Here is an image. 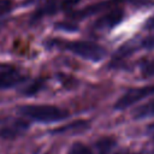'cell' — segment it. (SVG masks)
<instances>
[{"label": "cell", "mask_w": 154, "mask_h": 154, "mask_svg": "<svg viewBox=\"0 0 154 154\" xmlns=\"http://www.w3.org/2000/svg\"><path fill=\"white\" fill-rule=\"evenodd\" d=\"M59 26H61V28H66L67 25H65V24H60ZM69 28H71L72 30H76V26H75V25H69Z\"/></svg>", "instance_id": "ac0fdd59"}, {"label": "cell", "mask_w": 154, "mask_h": 154, "mask_svg": "<svg viewBox=\"0 0 154 154\" xmlns=\"http://www.w3.org/2000/svg\"><path fill=\"white\" fill-rule=\"evenodd\" d=\"M79 2V0H63L61 1V8L64 10H70L75 5H77Z\"/></svg>", "instance_id": "2e32d148"}, {"label": "cell", "mask_w": 154, "mask_h": 154, "mask_svg": "<svg viewBox=\"0 0 154 154\" xmlns=\"http://www.w3.org/2000/svg\"><path fill=\"white\" fill-rule=\"evenodd\" d=\"M41 88H42V83L40 81H35L32 84H30L29 87H26L23 90V94H25V95H32V94H36Z\"/></svg>", "instance_id": "4fadbf2b"}, {"label": "cell", "mask_w": 154, "mask_h": 154, "mask_svg": "<svg viewBox=\"0 0 154 154\" xmlns=\"http://www.w3.org/2000/svg\"><path fill=\"white\" fill-rule=\"evenodd\" d=\"M154 94V85H146V87H138V88H131L129 89L123 96L118 99V101L114 105L116 109H125L134 103L143 100L144 97Z\"/></svg>", "instance_id": "3957f363"}, {"label": "cell", "mask_w": 154, "mask_h": 154, "mask_svg": "<svg viewBox=\"0 0 154 154\" xmlns=\"http://www.w3.org/2000/svg\"><path fill=\"white\" fill-rule=\"evenodd\" d=\"M142 47L147 48V49H154V35L153 36H148L142 41Z\"/></svg>", "instance_id": "9a60e30c"}, {"label": "cell", "mask_w": 154, "mask_h": 154, "mask_svg": "<svg viewBox=\"0 0 154 154\" xmlns=\"http://www.w3.org/2000/svg\"><path fill=\"white\" fill-rule=\"evenodd\" d=\"M25 79V76L16 67L0 64V89L11 88L20 84Z\"/></svg>", "instance_id": "277c9868"}, {"label": "cell", "mask_w": 154, "mask_h": 154, "mask_svg": "<svg viewBox=\"0 0 154 154\" xmlns=\"http://www.w3.org/2000/svg\"><path fill=\"white\" fill-rule=\"evenodd\" d=\"M52 45L59 47L60 49L69 51L83 59L91 61H100L106 55V49L90 41H64V40H54Z\"/></svg>", "instance_id": "6da1fadb"}, {"label": "cell", "mask_w": 154, "mask_h": 154, "mask_svg": "<svg viewBox=\"0 0 154 154\" xmlns=\"http://www.w3.org/2000/svg\"><path fill=\"white\" fill-rule=\"evenodd\" d=\"M114 144H116V141L113 138H109V137L100 138L99 142L96 143L97 149H99V154H108L112 150V148L114 147Z\"/></svg>", "instance_id": "ba28073f"}, {"label": "cell", "mask_w": 154, "mask_h": 154, "mask_svg": "<svg viewBox=\"0 0 154 154\" xmlns=\"http://www.w3.org/2000/svg\"><path fill=\"white\" fill-rule=\"evenodd\" d=\"M142 75L144 77H153L154 76V59L149 60L142 65Z\"/></svg>", "instance_id": "7c38bea8"}, {"label": "cell", "mask_w": 154, "mask_h": 154, "mask_svg": "<svg viewBox=\"0 0 154 154\" xmlns=\"http://www.w3.org/2000/svg\"><path fill=\"white\" fill-rule=\"evenodd\" d=\"M25 128H26V124H25L24 122L16 119L10 126H4V128L1 129V135H2V136H6V137H13V136H16L17 134L22 132Z\"/></svg>", "instance_id": "8992f818"}, {"label": "cell", "mask_w": 154, "mask_h": 154, "mask_svg": "<svg viewBox=\"0 0 154 154\" xmlns=\"http://www.w3.org/2000/svg\"><path fill=\"white\" fill-rule=\"evenodd\" d=\"M123 17H124V11L122 8H114L112 11H109L108 13H106L105 16H102L101 18H99L94 23V28L99 29V30L113 28L114 25H117L122 22Z\"/></svg>", "instance_id": "5b68a950"}, {"label": "cell", "mask_w": 154, "mask_h": 154, "mask_svg": "<svg viewBox=\"0 0 154 154\" xmlns=\"http://www.w3.org/2000/svg\"><path fill=\"white\" fill-rule=\"evenodd\" d=\"M69 154H93V153L83 143H75V144L71 146Z\"/></svg>", "instance_id": "30bf717a"}, {"label": "cell", "mask_w": 154, "mask_h": 154, "mask_svg": "<svg viewBox=\"0 0 154 154\" xmlns=\"http://www.w3.org/2000/svg\"><path fill=\"white\" fill-rule=\"evenodd\" d=\"M87 126V123L85 122H81V120H78V122H75V123H72V124H69L67 126H65V128H60V129H57L54 132H65L67 129H77V130H83L84 128Z\"/></svg>", "instance_id": "8fae6325"}, {"label": "cell", "mask_w": 154, "mask_h": 154, "mask_svg": "<svg viewBox=\"0 0 154 154\" xmlns=\"http://www.w3.org/2000/svg\"><path fill=\"white\" fill-rule=\"evenodd\" d=\"M144 28L148 29V30H154V16L147 19V22L144 24Z\"/></svg>", "instance_id": "e0dca14e"}, {"label": "cell", "mask_w": 154, "mask_h": 154, "mask_svg": "<svg viewBox=\"0 0 154 154\" xmlns=\"http://www.w3.org/2000/svg\"><path fill=\"white\" fill-rule=\"evenodd\" d=\"M20 114L41 123H53L59 122L69 117L66 109H61L52 105H26L19 107Z\"/></svg>", "instance_id": "7a4b0ae2"}, {"label": "cell", "mask_w": 154, "mask_h": 154, "mask_svg": "<svg viewBox=\"0 0 154 154\" xmlns=\"http://www.w3.org/2000/svg\"><path fill=\"white\" fill-rule=\"evenodd\" d=\"M152 137H153V141H154V126H152Z\"/></svg>", "instance_id": "d6986e66"}, {"label": "cell", "mask_w": 154, "mask_h": 154, "mask_svg": "<svg viewBox=\"0 0 154 154\" xmlns=\"http://www.w3.org/2000/svg\"><path fill=\"white\" fill-rule=\"evenodd\" d=\"M135 118H146V117H153L154 116V100L144 103L143 106L138 107L135 113Z\"/></svg>", "instance_id": "52a82bcc"}, {"label": "cell", "mask_w": 154, "mask_h": 154, "mask_svg": "<svg viewBox=\"0 0 154 154\" xmlns=\"http://www.w3.org/2000/svg\"><path fill=\"white\" fill-rule=\"evenodd\" d=\"M57 8H58V7H57L55 1H48V2H47V4H45L41 8H38V11H37V13H36L35 18H38V17H41V16H46V14L55 13V12L58 11Z\"/></svg>", "instance_id": "9c48e42d"}, {"label": "cell", "mask_w": 154, "mask_h": 154, "mask_svg": "<svg viewBox=\"0 0 154 154\" xmlns=\"http://www.w3.org/2000/svg\"><path fill=\"white\" fill-rule=\"evenodd\" d=\"M11 7H12V4L10 0H0V16L10 12Z\"/></svg>", "instance_id": "5bb4252c"}]
</instances>
